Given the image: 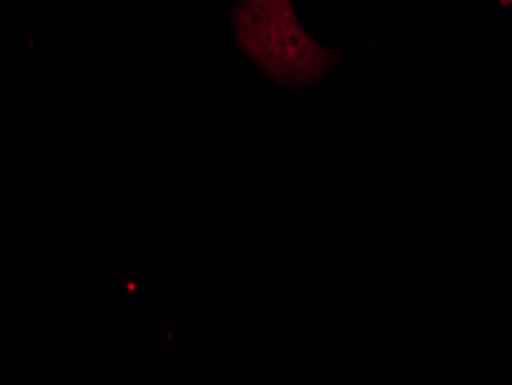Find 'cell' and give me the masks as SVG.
Listing matches in <instances>:
<instances>
[{"instance_id": "cell-1", "label": "cell", "mask_w": 512, "mask_h": 385, "mask_svg": "<svg viewBox=\"0 0 512 385\" xmlns=\"http://www.w3.org/2000/svg\"><path fill=\"white\" fill-rule=\"evenodd\" d=\"M236 35L254 63L277 81H316L333 60L298 26L289 0H243L236 10Z\"/></svg>"}]
</instances>
